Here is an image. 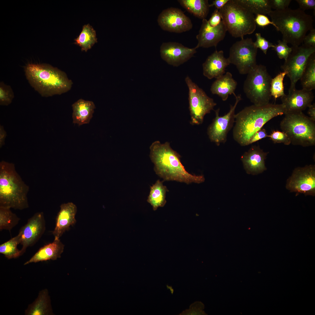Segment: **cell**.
<instances>
[{
    "mask_svg": "<svg viewBox=\"0 0 315 315\" xmlns=\"http://www.w3.org/2000/svg\"><path fill=\"white\" fill-rule=\"evenodd\" d=\"M284 106L269 103L262 106L246 107L235 115L233 130L234 140L242 146L248 145L249 141L264 125L273 118L285 114Z\"/></svg>",
    "mask_w": 315,
    "mask_h": 315,
    "instance_id": "cell-1",
    "label": "cell"
},
{
    "mask_svg": "<svg viewBox=\"0 0 315 315\" xmlns=\"http://www.w3.org/2000/svg\"><path fill=\"white\" fill-rule=\"evenodd\" d=\"M150 157L156 174L164 181H175L187 184L204 181L203 175L192 174L185 169L181 156L171 147L169 143L154 142L150 148Z\"/></svg>",
    "mask_w": 315,
    "mask_h": 315,
    "instance_id": "cell-2",
    "label": "cell"
},
{
    "mask_svg": "<svg viewBox=\"0 0 315 315\" xmlns=\"http://www.w3.org/2000/svg\"><path fill=\"white\" fill-rule=\"evenodd\" d=\"M24 71L30 85L43 97L66 92L73 84L64 72L49 64H29Z\"/></svg>",
    "mask_w": 315,
    "mask_h": 315,
    "instance_id": "cell-3",
    "label": "cell"
},
{
    "mask_svg": "<svg viewBox=\"0 0 315 315\" xmlns=\"http://www.w3.org/2000/svg\"><path fill=\"white\" fill-rule=\"evenodd\" d=\"M268 15L281 33L282 40L292 46H300L307 32L313 28L312 16L299 8L274 10Z\"/></svg>",
    "mask_w": 315,
    "mask_h": 315,
    "instance_id": "cell-4",
    "label": "cell"
},
{
    "mask_svg": "<svg viewBox=\"0 0 315 315\" xmlns=\"http://www.w3.org/2000/svg\"><path fill=\"white\" fill-rule=\"evenodd\" d=\"M29 187L16 170L6 162L0 164V207L22 210L29 207Z\"/></svg>",
    "mask_w": 315,
    "mask_h": 315,
    "instance_id": "cell-5",
    "label": "cell"
},
{
    "mask_svg": "<svg viewBox=\"0 0 315 315\" xmlns=\"http://www.w3.org/2000/svg\"><path fill=\"white\" fill-rule=\"evenodd\" d=\"M219 11L227 31L233 37L242 39L256 30L254 14L235 0H229Z\"/></svg>",
    "mask_w": 315,
    "mask_h": 315,
    "instance_id": "cell-6",
    "label": "cell"
},
{
    "mask_svg": "<svg viewBox=\"0 0 315 315\" xmlns=\"http://www.w3.org/2000/svg\"><path fill=\"white\" fill-rule=\"evenodd\" d=\"M280 127L293 145L304 147L315 145V122L302 112L285 113Z\"/></svg>",
    "mask_w": 315,
    "mask_h": 315,
    "instance_id": "cell-7",
    "label": "cell"
},
{
    "mask_svg": "<svg viewBox=\"0 0 315 315\" xmlns=\"http://www.w3.org/2000/svg\"><path fill=\"white\" fill-rule=\"evenodd\" d=\"M247 74L243 87L247 97L255 105L262 106L270 103L272 78L266 67L257 64Z\"/></svg>",
    "mask_w": 315,
    "mask_h": 315,
    "instance_id": "cell-8",
    "label": "cell"
},
{
    "mask_svg": "<svg viewBox=\"0 0 315 315\" xmlns=\"http://www.w3.org/2000/svg\"><path fill=\"white\" fill-rule=\"evenodd\" d=\"M185 81L189 90L191 123L193 125H200L203 123L205 116L214 110L216 103L188 76L186 77Z\"/></svg>",
    "mask_w": 315,
    "mask_h": 315,
    "instance_id": "cell-9",
    "label": "cell"
},
{
    "mask_svg": "<svg viewBox=\"0 0 315 315\" xmlns=\"http://www.w3.org/2000/svg\"><path fill=\"white\" fill-rule=\"evenodd\" d=\"M257 51L251 38H243L232 46L228 58L230 64L236 66L240 74H247L257 64Z\"/></svg>",
    "mask_w": 315,
    "mask_h": 315,
    "instance_id": "cell-10",
    "label": "cell"
},
{
    "mask_svg": "<svg viewBox=\"0 0 315 315\" xmlns=\"http://www.w3.org/2000/svg\"><path fill=\"white\" fill-rule=\"evenodd\" d=\"M291 48V53L281 66L290 80L288 92L296 89V84L300 78L309 57L315 52V47L304 44L301 46H292Z\"/></svg>",
    "mask_w": 315,
    "mask_h": 315,
    "instance_id": "cell-11",
    "label": "cell"
},
{
    "mask_svg": "<svg viewBox=\"0 0 315 315\" xmlns=\"http://www.w3.org/2000/svg\"><path fill=\"white\" fill-rule=\"evenodd\" d=\"M235 102L233 105H230L229 111L223 116H219L220 109L215 111V117L207 129V134L210 141L219 146L224 144L227 140V134L233 126L235 122L236 108L241 100V94H233Z\"/></svg>",
    "mask_w": 315,
    "mask_h": 315,
    "instance_id": "cell-12",
    "label": "cell"
},
{
    "mask_svg": "<svg viewBox=\"0 0 315 315\" xmlns=\"http://www.w3.org/2000/svg\"><path fill=\"white\" fill-rule=\"evenodd\" d=\"M286 188L290 192L315 196V165L310 164L295 169L287 180Z\"/></svg>",
    "mask_w": 315,
    "mask_h": 315,
    "instance_id": "cell-13",
    "label": "cell"
},
{
    "mask_svg": "<svg viewBox=\"0 0 315 315\" xmlns=\"http://www.w3.org/2000/svg\"><path fill=\"white\" fill-rule=\"evenodd\" d=\"M158 25L164 30L181 33L191 29V20L180 9L170 7L163 10L158 15Z\"/></svg>",
    "mask_w": 315,
    "mask_h": 315,
    "instance_id": "cell-14",
    "label": "cell"
},
{
    "mask_svg": "<svg viewBox=\"0 0 315 315\" xmlns=\"http://www.w3.org/2000/svg\"><path fill=\"white\" fill-rule=\"evenodd\" d=\"M46 222L43 213L38 212L28 220L26 224L20 230L21 255L29 247L34 245L41 238L46 230Z\"/></svg>",
    "mask_w": 315,
    "mask_h": 315,
    "instance_id": "cell-15",
    "label": "cell"
},
{
    "mask_svg": "<svg viewBox=\"0 0 315 315\" xmlns=\"http://www.w3.org/2000/svg\"><path fill=\"white\" fill-rule=\"evenodd\" d=\"M197 48L196 46L189 48L176 42L163 43L160 47V56L168 64L178 66L192 58Z\"/></svg>",
    "mask_w": 315,
    "mask_h": 315,
    "instance_id": "cell-16",
    "label": "cell"
},
{
    "mask_svg": "<svg viewBox=\"0 0 315 315\" xmlns=\"http://www.w3.org/2000/svg\"><path fill=\"white\" fill-rule=\"evenodd\" d=\"M227 32L222 21L218 26L212 27L206 18L202 19L198 34L196 36L198 41L196 47L209 48L216 47L218 43L224 38Z\"/></svg>",
    "mask_w": 315,
    "mask_h": 315,
    "instance_id": "cell-17",
    "label": "cell"
},
{
    "mask_svg": "<svg viewBox=\"0 0 315 315\" xmlns=\"http://www.w3.org/2000/svg\"><path fill=\"white\" fill-rule=\"evenodd\" d=\"M314 98L312 91L302 88L296 89L281 97L282 104L285 109V113L302 112L312 104Z\"/></svg>",
    "mask_w": 315,
    "mask_h": 315,
    "instance_id": "cell-18",
    "label": "cell"
},
{
    "mask_svg": "<svg viewBox=\"0 0 315 315\" xmlns=\"http://www.w3.org/2000/svg\"><path fill=\"white\" fill-rule=\"evenodd\" d=\"M268 153L258 146H252L245 152L241 156V160L247 173L255 175L265 170V160Z\"/></svg>",
    "mask_w": 315,
    "mask_h": 315,
    "instance_id": "cell-19",
    "label": "cell"
},
{
    "mask_svg": "<svg viewBox=\"0 0 315 315\" xmlns=\"http://www.w3.org/2000/svg\"><path fill=\"white\" fill-rule=\"evenodd\" d=\"M230 64L228 58L224 56L223 51L216 50L203 64V74L209 79H217L225 73L226 68Z\"/></svg>",
    "mask_w": 315,
    "mask_h": 315,
    "instance_id": "cell-20",
    "label": "cell"
},
{
    "mask_svg": "<svg viewBox=\"0 0 315 315\" xmlns=\"http://www.w3.org/2000/svg\"><path fill=\"white\" fill-rule=\"evenodd\" d=\"M76 206L71 202L62 204L56 218L55 226L52 232L55 238L60 239L63 234L76 222Z\"/></svg>",
    "mask_w": 315,
    "mask_h": 315,
    "instance_id": "cell-21",
    "label": "cell"
},
{
    "mask_svg": "<svg viewBox=\"0 0 315 315\" xmlns=\"http://www.w3.org/2000/svg\"><path fill=\"white\" fill-rule=\"evenodd\" d=\"M64 246L60 239L55 238L53 242L40 248L29 260L25 262L24 265L50 260H56L60 258Z\"/></svg>",
    "mask_w": 315,
    "mask_h": 315,
    "instance_id": "cell-22",
    "label": "cell"
},
{
    "mask_svg": "<svg viewBox=\"0 0 315 315\" xmlns=\"http://www.w3.org/2000/svg\"><path fill=\"white\" fill-rule=\"evenodd\" d=\"M72 107L73 123L79 126L89 123L95 108L92 101L82 99L73 104Z\"/></svg>",
    "mask_w": 315,
    "mask_h": 315,
    "instance_id": "cell-23",
    "label": "cell"
},
{
    "mask_svg": "<svg viewBox=\"0 0 315 315\" xmlns=\"http://www.w3.org/2000/svg\"><path fill=\"white\" fill-rule=\"evenodd\" d=\"M237 84V82L233 78L232 74L227 72L216 79L211 85L210 91L212 94L218 95L223 101H225L229 95L235 94Z\"/></svg>",
    "mask_w": 315,
    "mask_h": 315,
    "instance_id": "cell-24",
    "label": "cell"
},
{
    "mask_svg": "<svg viewBox=\"0 0 315 315\" xmlns=\"http://www.w3.org/2000/svg\"><path fill=\"white\" fill-rule=\"evenodd\" d=\"M26 315H51L53 313L47 289L40 291L37 298L25 310Z\"/></svg>",
    "mask_w": 315,
    "mask_h": 315,
    "instance_id": "cell-25",
    "label": "cell"
},
{
    "mask_svg": "<svg viewBox=\"0 0 315 315\" xmlns=\"http://www.w3.org/2000/svg\"><path fill=\"white\" fill-rule=\"evenodd\" d=\"M163 181L157 180L152 186L147 200L152 206L154 211L159 207H163L166 203V193L169 191L167 187L163 185Z\"/></svg>",
    "mask_w": 315,
    "mask_h": 315,
    "instance_id": "cell-26",
    "label": "cell"
},
{
    "mask_svg": "<svg viewBox=\"0 0 315 315\" xmlns=\"http://www.w3.org/2000/svg\"><path fill=\"white\" fill-rule=\"evenodd\" d=\"M180 5L187 11L200 19H205L210 7L207 0H178Z\"/></svg>",
    "mask_w": 315,
    "mask_h": 315,
    "instance_id": "cell-27",
    "label": "cell"
},
{
    "mask_svg": "<svg viewBox=\"0 0 315 315\" xmlns=\"http://www.w3.org/2000/svg\"><path fill=\"white\" fill-rule=\"evenodd\" d=\"M74 41V43L80 47L82 51L86 52L97 42L95 30L89 24H85Z\"/></svg>",
    "mask_w": 315,
    "mask_h": 315,
    "instance_id": "cell-28",
    "label": "cell"
},
{
    "mask_svg": "<svg viewBox=\"0 0 315 315\" xmlns=\"http://www.w3.org/2000/svg\"><path fill=\"white\" fill-rule=\"evenodd\" d=\"M300 80L302 88L312 91L315 89V52L309 57Z\"/></svg>",
    "mask_w": 315,
    "mask_h": 315,
    "instance_id": "cell-29",
    "label": "cell"
},
{
    "mask_svg": "<svg viewBox=\"0 0 315 315\" xmlns=\"http://www.w3.org/2000/svg\"><path fill=\"white\" fill-rule=\"evenodd\" d=\"M237 4L256 15L268 14L272 10L269 0H235Z\"/></svg>",
    "mask_w": 315,
    "mask_h": 315,
    "instance_id": "cell-30",
    "label": "cell"
},
{
    "mask_svg": "<svg viewBox=\"0 0 315 315\" xmlns=\"http://www.w3.org/2000/svg\"><path fill=\"white\" fill-rule=\"evenodd\" d=\"M20 242V236L18 234L0 245V253L4 255L8 259L18 258L21 256L20 250L17 248L18 245Z\"/></svg>",
    "mask_w": 315,
    "mask_h": 315,
    "instance_id": "cell-31",
    "label": "cell"
},
{
    "mask_svg": "<svg viewBox=\"0 0 315 315\" xmlns=\"http://www.w3.org/2000/svg\"><path fill=\"white\" fill-rule=\"evenodd\" d=\"M10 208L0 207V230L10 231L18 223L20 218L13 213Z\"/></svg>",
    "mask_w": 315,
    "mask_h": 315,
    "instance_id": "cell-32",
    "label": "cell"
},
{
    "mask_svg": "<svg viewBox=\"0 0 315 315\" xmlns=\"http://www.w3.org/2000/svg\"><path fill=\"white\" fill-rule=\"evenodd\" d=\"M286 75V73L283 71L272 79L270 83V94L271 96L275 99L285 94L283 81Z\"/></svg>",
    "mask_w": 315,
    "mask_h": 315,
    "instance_id": "cell-33",
    "label": "cell"
},
{
    "mask_svg": "<svg viewBox=\"0 0 315 315\" xmlns=\"http://www.w3.org/2000/svg\"><path fill=\"white\" fill-rule=\"evenodd\" d=\"M14 94L11 87L3 82L0 83V102L1 105H7L11 103Z\"/></svg>",
    "mask_w": 315,
    "mask_h": 315,
    "instance_id": "cell-34",
    "label": "cell"
},
{
    "mask_svg": "<svg viewBox=\"0 0 315 315\" xmlns=\"http://www.w3.org/2000/svg\"><path fill=\"white\" fill-rule=\"evenodd\" d=\"M277 42V44L274 45L272 49L276 52L279 58L286 60L291 53L292 48L289 47L287 43L284 41L279 40Z\"/></svg>",
    "mask_w": 315,
    "mask_h": 315,
    "instance_id": "cell-35",
    "label": "cell"
},
{
    "mask_svg": "<svg viewBox=\"0 0 315 315\" xmlns=\"http://www.w3.org/2000/svg\"><path fill=\"white\" fill-rule=\"evenodd\" d=\"M268 137L275 144L283 143L286 145H288L291 144V141L288 136L282 131L274 130L270 135H268Z\"/></svg>",
    "mask_w": 315,
    "mask_h": 315,
    "instance_id": "cell-36",
    "label": "cell"
},
{
    "mask_svg": "<svg viewBox=\"0 0 315 315\" xmlns=\"http://www.w3.org/2000/svg\"><path fill=\"white\" fill-rule=\"evenodd\" d=\"M256 40L254 42V44L257 48L260 49L266 55L269 48H273L274 46L272 43L267 40L265 38L262 37L259 33H256L255 34Z\"/></svg>",
    "mask_w": 315,
    "mask_h": 315,
    "instance_id": "cell-37",
    "label": "cell"
},
{
    "mask_svg": "<svg viewBox=\"0 0 315 315\" xmlns=\"http://www.w3.org/2000/svg\"><path fill=\"white\" fill-rule=\"evenodd\" d=\"M255 21L256 24L259 26L264 27L270 24L273 25L276 29L277 27L272 21H270L266 15L258 14L256 15L255 18Z\"/></svg>",
    "mask_w": 315,
    "mask_h": 315,
    "instance_id": "cell-38",
    "label": "cell"
},
{
    "mask_svg": "<svg viewBox=\"0 0 315 315\" xmlns=\"http://www.w3.org/2000/svg\"><path fill=\"white\" fill-rule=\"evenodd\" d=\"M271 9L283 10L288 8L291 0H269Z\"/></svg>",
    "mask_w": 315,
    "mask_h": 315,
    "instance_id": "cell-39",
    "label": "cell"
},
{
    "mask_svg": "<svg viewBox=\"0 0 315 315\" xmlns=\"http://www.w3.org/2000/svg\"><path fill=\"white\" fill-rule=\"evenodd\" d=\"M221 21V17L219 10L216 9L208 22L211 26L214 27L219 25Z\"/></svg>",
    "mask_w": 315,
    "mask_h": 315,
    "instance_id": "cell-40",
    "label": "cell"
},
{
    "mask_svg": "<svg viewBox=\"0 0 315 315\" xmlns=\"http://www.w3.org/2000/svg\"><path fill=\"white\" fill-rule=\"evenodd\" d=\"M299 5V8L304 11L305 10L315 9V0H296Z\"/></svg>",
    "mask_w": 315,
    "mask_h": 315,
    "instance_id": "cell-41",
    "label": "cell"
},
{
    "mask_svg": "<svg viewBox=\"0 0 315 315\" xmlns=\"http://www.w3.org/2000/svg\"><path fill=\"white\" fill-rule=\"evenodd\" d=\"M304 44L307 46L315 47V29H312L309 33L305 36L303 40Z\"/></svg>",
    "mask_w": 315,
    "mask_h": 315,
    "instance_id": "cell-42",
    "label": "cell"
},
{
    "mask_svg": "<svg viewBox=\"0 0 315 315\" xmlns=\"http://www.w3.org/2000/svg\"><path fill=\"white\" fill-rule=\"evenodd\" d=\"M268 135L265 130L262 128L252 136L249 142L248 145L263 138L268 137Z\"/></svg>",
    "mask_w": 315,
    "mask_h": 315,
    "instance_id": "cell-43",
    "label": "cell"
},
{
    "mask_svg": "<svg viewBox=\"0 0 315 315\" xmlns=\"http://www.w3.org/2000/svg\"><path fill=\"white\" fill-rule=\"evenodd\" d=\"M199 303L198 302L194 303L192 304L189 309L186 310L180 314L181 315H197L201 314V311L199 307H197L199 305Z\"/></svg>",
    "mask_w": 315,
    "mask_h": 315,
    "instance_id": "cell-44",
    "label": "cell"
},
{
    "mask_svg": "<svg viewBox=\"0 0 315 315\" xmlns=\"http://www.w3.org/2000/svg\"><path fill=\"white\" fill-rule=\"evenodd\" d=\"M229 0H215L213 1L210 7L214 6L216 9L220 10L223 7Z\"/></svg>",
    "mask_w": 315,
    "mask_h": 315,
    "instance_id": "cell-45",
    "label": "cell"
},
{
    "mask_svg": "<svg viewBox=\"0 0 315 315\" xmlns=\"http://www.w3.org/2000/svg\"><path fill=\"white\" fill-rule=\"evenodd\" d=\"M307 114L310 119L315 122V104H311L308 107Z\"/></svg>",
    "mask_w": 315,
    "mask_h": 315,
    "instance_id": "cell-46",
    "label": "cell"
}]
</instances>
